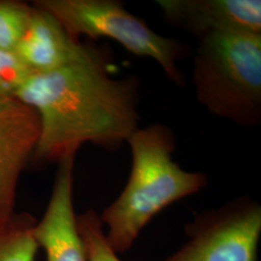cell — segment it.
I'll return each mask as SVG.
<instances>
[{"label": "cell", "instance_id": "obj_5", "mask_svg": "<svg viewBox=\"0 0 261 261\" xmlns=\"http://www.w3.org/2000/svg\"><path fill=\"white\" fill-rule=\"evenodd\" d=\"M185 231L188 241L164 261H257L260 204L236 198L196 215Z\"/></svg>", "mask_w": 261, "mask_h": 261}, {"label": "cell", "instance_id": "obj_10", "mask_svg": "<svg viewBox=\"0 0 261 261\" xmlns=\"http://www.w3.org/2000/svg\"><path fill=\"white\" fill-rule=\"evenodd\" d=\"M35 218L29 213H15L0 230V261H34L38 245L34 238Z\"/></svg>", "mask_w": 261, "mask_h": 261}, {"label": "cell", "instance_id": "obj_1", "mask_svg": "<svg viewBox=\"0 0 261 261\" xmlns=\"http://www.w3.org/2000/svg\"><path fill=\"white\" fill-rule=\"evenodd\" d=\"M110 51L89 46L55 71L30 73L16 99L37 112L40 135L31 163L59 164L86 143L115 151L139 127L140 81L114 77Z\"/></svg>", "mask_w": 261, "mask_h": 261}, {"label": "cell", "instance_id": "obj_11", "mask_svg": "<svg viewBox=\"0 0 261 261\" xmlns=\"http://www.w3.org/2000/svg\"><path fill=\"white\" fill-rule=\"evenodd\" d=\"M76 226L87 261H121L107 241L100 216L94 210L76 215Z\"/></svg>", "mask_w": 261, "mask_h": 261}, {"label": "cell", "instance_id": "obj_4", "mask_svg": "<svg viewBox=\"0 0 261 261\" xmlns=\"http://www.w3.org/2000/svg\"><path fill=\"white\" fill-rule=\"evenodd\" d=\"M33 6L54 16L76 40L81 36L110 38L130 54L156 61L168 79L178 86L185 76L178 62L188 47L180 41L165 37L114 0H35Z\"/></svg>", "mask_w": 261, "mask_h": 261}, {"label": "cell", "instance_id": "obj_12", "mask_svg": "<svg viewBox=\"0 0 261 261\" xmlns=\"http://www.w3.org/2000/svg\"><path fill=\"white\" fill-rule=\"evenodd\" d=\"M32 14V5L17 0H0V50L15 51Z\"/></svg>", "mask_w": 261, "mask_h": 261}, {"label": "cell", "instance_id": "obj_2", "mask_svg": "<svg viewBox=\"0 0 261 261\" xmlns=\"http://www.w3.org/2000/svg\"><path fill=\"white\" fill-rule=\"evenodd\" d=\"M132 168L127 185L99 215L112 250H130L141 230L162 210L207 185L203 172L187 171L173 160L175 137L160 123L138 128L127 140Z\"/></svg>", "mask_w": 261, "mask_h": 261}, {"label": "cell", "instance_id": "obj_13", "mask_svg": "<svg viewBox=\"0 0 261 261\" xmlns=\"http://www.w3.org/2000/svg\"><path fill=\"white\" fill-rule=\"evenodd\" d=\"M30 71L13 53L0 50V111L16 100V93Z\"/></svg>", "mask_w": 261, "mask_h": 261}, {"label": "cell", "instance_id": "obj_9", "mask_svg": "<svg viewBox=\"0 0 261 261\" xmlns=\"http://www.w3.org/2000/svg\"><path fill=\"white\" fill-rule=\"evenodd\" d=\"M89 46L72 37L54 16L32 5L28 27L14 54L30 73H46L77 60Z\"/></svg>", "mask_w": 261, "mask_h": 261}, {"label": "cell", "instance_id": "obj_3", "mask_svg": "<svg viewBox=\"0 0 261 261\" xmlns=\"http://www.w3.org/2000/svg\"><path fill=\"white\" fill-rule=\"evenodd\" d=\"M193 84L209 113L244 128L261 123V34L216 32L198 39Z\"/></svg>", "mask_w": 261, "mask_h": 261}, {"label": "cell", "instance_id": "obj_7", "mask_svg": "<svg viewBox=\"0 0 261 261\" xmlns=\"http://www.w3.org/2000/svg\"><path fill=\"white\" fill-rule=\"evenodd\" d=\"M165 19L198 39L216 32L261 34L260 0H158Z\"/></svg>", "mask_w": 261, "mask_h": 261}, {"label": "cell", "instance_id": "obj_8", "mask_svg": "<svg viewBox=\"0 0 261 261\" xmlns=\"http://www.w3.org/2000/svg\"><path fill=\"white\" fill-rule=\"evenodd\" d=\"M75 158L58 164L47 209L34 226L35 241L45 251L47 261H87L73 202Z\"/></svg>", "mask_w": 261, "mask_h": 261}, {"label": "cell", "instance_id": "obj_6", "mask_svg": "<svg viewBox=\"0 0 261 261\" xmlns=\"http://www.w3.org/2000/svg\"><path fill=\"white\" fill-rule=\"evenodd\" d=\"M40 135L37 112L15 100L0 111V230L16 213L19 178L31 163Z\"/></svg>", "mask_w": 261, "mask_h": 261}]
</instances>
